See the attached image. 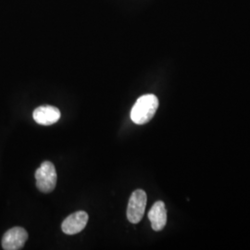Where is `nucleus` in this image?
<instances>
[{"mask_svg":"<svg viewBox=\"0 0 250 250\" xmlns=\"http://www.w3.org/2000/svg\"><path fill=\"white\" fill-rule=\"evenodd\" d=\"M88 222V214L85 211H77L68 216L62 224L63 232L66 234H76L82 232Z\"/></svg>","mask_w":250,"mask_h":250,"instance_id":"39448f33","label":"nucleus"},{"mask_svg":"<svg viewBox=\"0 0 250 250\" xmlns=\"http://www.w3.org/2000/svg\"><path fill=\"white\" fill-rule=\"evenodd\" d=\"M36 187L43 193L52 192L57 185V172L53 163L45 161L36 171Z\"/></svg>","mask_w":250,"mask_h":250,"instance_id":"f03ea898","label":"nucleus"},{"mask_svg":"<svg viewBox=\"0 0 250 250\" xmlns=\"http://www.w3.org/2000/svg\"><path fill=\"white\" fill-rule=\"evenodd\" d=\"M61 111L58 107L53 106H41L35 109L33 112V118L38 125H49L58 123L61 119Z\"/></svg>","mask_w":250,"mask_h":250,"instance_id":"423d86ee","label":"nucleus"},{"mask_svg":"<svg viewBox=\"0 0 250 250\" xmlns=\"http://www.w3.org/2000/svg\"><path fill=\"white\" fill-rule=\"evenodd\" d=\"M146 200V194L142 189H137L132 194L127 208V219L131 224H138L142 220Z\"/></svg>","mask_w":250,"mask_h":250,"instance_id":"7ed1b4c3","label":"nucleus"},{"mask_svg":"<svg viewBox=\"0 0 250 250\" xmlns=\"http://www.w3.org/2000/svg\"><path fill=\"white\" fill-rule=\"evenodd\" d=\"M159 107V99L152 94L144 95L136 100L131 111V119L136 125L147 124Z\"/></svg>","mask_w":250,"mask_h":250,"instance_id":"f257e3e1","label":"nucleus"},{"mask_svg":"<svg viewBox=\"0 0 250 250\" xmlns=\"http://www.w3.org/2000/svg\"><path fill=\"white\" fill-rule=\"evenodd\" d=\"M28 239V232L21 227L9 229L3 235L2 248L5 250H21Z\"/></svg>","mask_w":250,"mask_h":250,"instance_id":"20e7f679","label":"nucleus"},{"mask_svg":"<svg viewBox=\"0 0 250 250\" xmlns=\"http://www.w3.org/2000/svg\"><path fill=\"white\" fill-rule=\"evenodd\" d=\"M148 219L154 231L160 232L165 227L167 224V210L164 202L157 201L152 206L151 209L148 212Z\"/></svg>","mask_w":250,"mask_h":250,"instance_id":"0eeeda50","label":"nucleus"}]
</instances>
